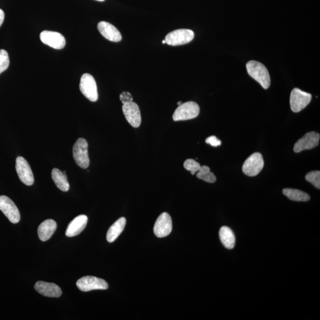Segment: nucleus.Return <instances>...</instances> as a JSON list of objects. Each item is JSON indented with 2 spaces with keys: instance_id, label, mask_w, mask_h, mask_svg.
I'll use <instances>...</instances> for the list:
<instances>
[{
  "instance_id": "nucleus-1",
  "label": "nucleus",
  "mask_w": 320,
  "mask_h": 320,
  "mask_svg": "<svg viewBox=\"0 0 320 320\" xmlns=\"http://www.w3.org/2000/svg\"><path fill=\"white\" fill-rule=\"evenodd\" d=\"M246 68L249 76L262 85L263 88L270 87L271 80L269 72L262 63L250 61L247 63Z\"/></svg>"
},
{
  "instance_id": "nucleus-2",
  "label": "nucleus",
  "mask_w": 320,
  "mask_h": 320,
  "mask_svg": "<svg viewBox=\"0 0 320 320\" xmlns=\"http://www.w3.org/2000/svg\"><path fill=\"white\" fill-rule=\"evenodd\" d=\"M200 108L198 104L194 102H188L181 103L174 111L173 120L174 121L192 120L198 116Z\"/></svg>"
},
{
  "instance_id": "nucleus-3",
  "label": "nucleus",
  "mask_w": 320,
  "mask_h": 320,
  "mask_svg": "<svg viewBox=\"0 0 320 320\" xmlns=\"http://www.w3.org/2000/svg\"><path fill=\"white\" fill-rule=\"evenodd\" d=\"M88 143L84 139H79L74 145L73 149V157L78 166L82 169H87L90 165L88 157Z\"/></svg>"
},
{
  "instance_id": "nucleus-4",
  "label": "nucleus",
  "mask_w": 320,
  "mask_h": 320,
  "mask_svg": "<svg viewBox=\"0 0 320 320\" xmlns=\"http://www.w3.org/2000/svg\"><path fill=\"white\" fill-rule=\"evenodd\" d=\"M80 90L85 98L93 102L98 100V87L94 77L90 74L85 73L81 76Z\"/></svg>"
},
{
  "instance_id": "nucleus-5",
  "label": "nucleus",
  "mask_w": 320,
  "mask_h": 320,
  "mask_svg": "<svg viewBox=\"0 0 320 320\" xmlns=\"http://www.w3.org/2000/svg\"><path fill=\"white\" fill-rule=\"evenodd\" d=\"M195 33L192 30L177 29L169 33L166 37V43L171 46L182 45L191 42L194 39Z\"/></svg>"
},
{
  "instance_id": "nucleus-6",
  "label": "nucleus",
  "mask_w": 320,
  "mask_h": 320,
  "mask_svg": "<svg viewBox=\"0 0 320 320\" xmlns=\"http://www.w3.org/2000/svg\"><path fill=\"white\" fill-rule=\"evenodd\" d=\"M312 96L308 93L294 88L290 96V105L293 112L298 113L303 110L310 103Z\"/></svg>"
},
{
  "instance_id": "nucleus-7",
  "label": "nucleus",
  "mask_w": 320,
  "mask_h": 320,
  "mask_svg": "<svg viewBox=\"0 0 320 320\" xmlns=\"http://www.w3.org/2000/svg\"><path fill=\"white\" fill-rule=\"evenodd\" d=\"M263 167L264 160L262 155L259 152H255L245 160L242 170L247 176L254 177L261 172Z\"/></svg>"
},
{
  "instance_id": "nucleus-8",
  "label": "nucleus",
  "mask_w": 320,
  "mask_h": 320,
  "mask_svg": "<svg viewBox=\"0 0 320 320\" xmlns=\"http://www.w3.org/2000/svg\"><path fill=\"white\" fill-rule=\"evenodd\" d=\"M77 286L80 291L83 292L93 290H106L109 288V285L105 280L92 276L81 278L77 282Z\"/></svg>"
},
{
  "instance_id": "nucleus-9",
  "label": "nucleus",
  "mask_w": 320,
  "mask_h": 320,
  "mask_svg": "<svg viewBox=\"0 0 320 320\" xmlns=\"http://www.w3.org/2000/svg\"><path fill=\"white\" fill-rule=\"evenodd\" d=\"M0 210L13 224H17L20 221V212L12 200L8 197L0 196Z\"/></svg>"
},
{
  "instance_id": "nucleus-10",
  "label": "nucleus",
  "mask_w": 320,
  "mask_h": 320,
  "mask_svg": "<svg viewBox=\"0 0 320 320\" xmlns=\"http://www.w3.org/2000/svg\"><path fill=\"white\" fill-rule=\"evenodd\" d=\"M16 169L21 182L27 186L34 184V176L28 162L24 157H18L16 161Z\"/></svg>"
},
{
  "instance_id": "nucleus-11",
  "label": "nucleus",
  "mask_w": 320,
  "mask_h": 320,
  "mask_svg": "<svg viewBox=\"0 0 320 320\" xmlns=\"http://www.w3.org/2000/svg\"><path fill=\"white\" fill-rule=\"evenodd\" d=\"M123 112L126 121L133 128H139L141 124V115L139 105L131 102L123 104Z\"/></svg>"
},
{
  "instance_id": "nucleus-12",
  "label": "nucleus",
  "mask_w": 320,
  "mask_h": 320,
  "mask_svg": "<svg viewBox=\"0 0 320 320\" xmlns=\"http://www.w3.org/2000/svg\"><path fill=\"white\" fill-rule=\"evenodd\" d=\"M40 39L44 44L55 50L63 49L66 44L64 36L57 32L44 31L40 33Z\"/></svg>"
},
{
  "instance_id": "nucleus-13",
  "label": "nucleus",
  "mask_w": 320,
  "mask_h": 320,
  "mask_svg": "<svg viewBox=\"0 0 320 320\" xmlns=\"http://www.w3.org/2000/svg\"><path fill=\"white\" fill-rule=\"evenodd\" d=\"M172 220L170 215L163 213L156 221L154 227L155 235L163 238L168 236L172 231Z\"/></svg>"
},
{
  "instance_id": "nucleus-14",
  "label": "nucleus",
  "mask_w": 320,
  "mask_h": 320,
  "mask_svg": "<svg viewBox=\"0 0 320 320\" xmlns=\"http://www.w3.org/2000/svg\"><path fill=\"white\" fill-rule=\"evenodd\" d=\"M319 138V134L315 132L306 133L295 143L293 147L294 151L300 152L304 150H311L318 146Z\"/></svg>"
},
{
  "instance_id": "nucleus-15",
  "label": "nucleus",
  "mask_w": 320,
  "mask_h": 320,
  "mask_svg": "<svg viewBox=\"0 0 320 320\" xmlns=\"http://www.w3.org/2000/svg\"><path fill=\"white\" fill-rule=\"evenodd\" d=\"M98 29L104 38L111 42H118L122 40L120 32L113 25L108 22L104 21L99 22Z\"/></svg>"
},
{
  "instance_id": "nucleus-16",
  "label": "nucleus",
  "mask_w": 320,
  "mask_h": 320,
  "mask_svg": "<svg viewBox=\"0 0 320 320\" xmlns=\"http://www.w3.org/2000/svg\"><path fill=\"white\" fill-rule=\"evenodd\" d=\"M36 291L43 296L58 298L62 295V291L57 285L54 283L39 281L35 285Z\"/></svg>"
},
{
  "instance_id": "nucleus-17",
  "label": "nucleus",
  "mask_w": 320,
  "mask_h": 320,
  "mask_svg": "<svg viewBox=\"0 0 320 320\" xmlns=\"http://www.w3.org/2000/svg\"><path fill=\"white\" fill-rule=\"evenodd\" d=\"M88 218L86 215H81L74 218L70 223L66 230L65 235L68 237H75L79 235L86 226Z\"/></svg>"
},
{
  "instance_id": "nucleus-18",
  "label": "nucleus",
  "mask_w": 320,
  "mask_h": 320,
  "mask_svg": "<svg viewBox=\"0 0 320 320\" xmlns=\"http://www.w3.org/2000/svg\"><path fill=\"white\" fill-rule=\"evenodd\" d=\"M57 223L53 219H47L39 226L38 233L39 239L46 241L50 239L57 230Z\"/></svg>"
},
{
  "instance_id": "nucleus-19",
  "label": "nucleus",
  "mask_w": 320,
  "mask_h": 320,
  "mask_svg": "<svg viewBox=\"0 0 320 320\" xmlns=\"http://www.w3.org/2000/svg\"><path fill=\"white\" fill-rule=\"evenodd\" d=\"M126 220L125 218L122 217L115 222L108 230L106 239L109 243H113L118 239L125 228Z\"/></svg>"
},
{
  "instance_id": "nucleus-20",
  "label": "nucleus",
  "mask_w": 320,
  "mask_h": 320,
  "mask_svg": "<svg viewBox=\"0 0 320 320\" xmlns=\"http://www.w3.org/2000/svg\"><path fill=\"white\" fill-rule=\"evenodd\" d=\"M219 239L224 246L228 249H233L235 246L236 237L228 226H222L219 233Z\"/></svg>"
},
{
  "instance_id": "nucleus-21",
  "label": "nucleus",
  "mask_w": 320,
  "mask_h": 320,
  "mask_svg": "<svg viewBox=\"0 0 320 320\" xmlns=\"http://www.w3.org/2000/svg\"><path fill=\"white\" fill-rule=\"evenodd\" d=\"M52 178L56 186L61 191L63 192L69 191L70 184L66 174L58 169H54L52 171Z\"/></svg>"
},
{
  "instance_id": "nucleus-22",
  "label": "nucleus",
  "mask_w": 320,
  "mask_h": 320,
  "mask_svg": "<svg viewBox=\"0 0 320 320\" xmlns=\"http://www.w3.org/2000/svg\"><path fill=\"white\" fill-rule=\"evenodd\" d=\"M283 193L290 200L296 202H307L310 199V196L307 193L298 189H284Z\"/></svg>"
},
{
  "instance_id": "nucleus-23",
  "label": "nucleus",
  "mask_w": 320,
  "mask_h": 320,
  "mask_svg": "<svg viewBox=\"0 0 320 320\" xmlns=\"http://www.w3.org/2000/svg\"><path fill=\"white\" fill-rule=\"evenodd\" d=\"M196 176L208 183L213 184L217 180L215 174L211 172L210 167L207 166H200Z\"/></svg>"
},
{
  "instance_id": "nucleus-24",
  "label": "nucleus",
  "mask_w": 320,
  "mask_h": 320,
  "mask_svg": "<svg viewBox=\"0 0 320 320\" xmlns=\"http://www.w3.org/2000/svg\"><path fill=\"white\" fill-rule=\"evenodd\" d=\"M306 179L314 185L316 188H320V172L319 171H313L307 174Z\"/></svg>"
},
{
  "instance_id": "nucleus-25",
  "label": "nucleus",
  "mask_w": 320,
  "mask_h": 320,
  "mask_svg": "<svg viewBox=\"0 0 320 320\" xmlns=\"http://www.w3.org/2000/svg\"><path fill=\"white\" fill-rule=\"evenodd\" d=\"M10 64L9 54L5 50H0V74L5 72Z\"/></svg>"
},
{
  "instance_id": "nucleus-26",
  "label": "nucleus",
  "mask_w": 320,
  "mask_h": 320,
  "mask_svg": "<svg viewBox=\"0 0 320 320\" xmlns=\"http://www.w3.org/2000/svg\"><path fill=\"white\" fill-rule=\"evenodd\" d=\"M184 167L191 172L192 175L198 172L200 168V164L193 159H188L184 163Z\"/></svg>"
},
{
  "instance_id": "nucleus-27",
  "label": "nucleus",
  "mask_w": 320,
  "mask_h": 320,
  "mask_svg": "<svg viewBox=\"0 0 320 320\" xmlns=\"http://www.w3.org/2000/svg\"><path fill=\"white\" fill-rule=\"evenodd\" d=\"M205 142L213 147H218L221 145V141L218 140L215 136H211L207 138Z\"/></svg>"
},
{
  "instance_id": "nucleus-28",
  "label": "nucleus",
  "mask_w": 320,
  "mask_h": 320,
  "mask_svg": "<svg viewBox=\"0 0 320 320\" xmlns=\"http://www.w3.org/2000/svg\"><path fill=\"white\" fill-rule=\"evenodd\" d=\"M120 100L123 104L133 101L132 96L129 92H122L120 95Z\"/></svg>"
},
{
  "instance_id": "nucleus-29",
  "label": "nucleus",
  "mask_w": 320,
  "mask_h": 320,
  "mask_svg": "<svg viewBox=\"0 0 320 320\" xmlns=\"http://www.w3.org/2000/svg\"><path fill=\"white\" fill-rule=\"evenodd\" d=\"M5 14L2 9H0V27L3 24L4 20H5Z\"/></svg>"
},
{
  "instance_id": "nucleus-30",
  "label": "nucleus",
  "mask_w": 320,
  "mask_h": 320,
  "mask_svg": "<svg viewBox=\"0 0 320 320\" xmlns=\"http://www.w3.org/2000/svg\"><path fill=\"white\" fill-rule=\"evenodd\" d=\"M96 1H98V2H102L105 1V0H96Z\"/></svg>"
},
{
  "instance_id": "nucleus-31",
  "label": "nucleus",
  "mask_w": 320,
  "mask_h": 320,
  "mask_svg": "<svg viewBox=\"0 0 320 320\" xmlns=\"http://www.w3.org/2000/svg\"><path fill=\"white\" fill-rule=\"evenodd\" d=\"M181 102H178L177 103V105H178V106H180V105H181Z\"/></svg>"
},
{
  "instance_id": "nucleus-32",
  "label": "nucleus",
  "mask_w": 320,
  "mask_h": 320,
  "mask_svg": "<svg viewBox=\"0 0 320 320\" xmlns=\"http://www.w3.org/2000/svg\"><path fill=\"white\" fill-rule=\"evenodd\" d=\"M162 43H163V44H164V43H166V40H163L162 41Z\"/></svg>"
}]
</instances>
